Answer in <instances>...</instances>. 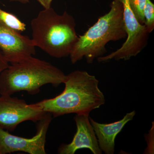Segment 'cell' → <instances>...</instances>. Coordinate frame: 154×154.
<instances>
[{"label":"cell","mask_w":154,"mask_h":154,"mask_svg":"<svg viewBox=\"0 0 154 154\" xmlns=\"http://www.w3.org/2000/svg\"><path fill=\"white\" fill-rule=\"evenodd\" d=\"M130 7L138 21L142 25H144L143 9L146 0H128Z\"/></svg>","instance_id":"obj_13"},{"label":"cell","mask_w":154,"mask_h":154,"mask_svg":"<svg viewBox=\"0 0 154 154\" xmlns=\"http://www.w3.org/2000/svg\"><path fill=\"white\" fill-rule=\"evenodd\" d=\"M11 2H17L22 4H26L29 2L30 0H9Z\"/></svg>","instance_id":"obj_16"},{"label":"cell","mask_w":154,"mask_h":154,"mask_svg":"<svg viewBox=\"0 0 154 154\" xmlns=\"http://www.w3.org/2000/svg\"><path fill=\"white\" fill-rule=\"evenodd\" d=\"M45 113L22 99L10 95L0 96V128L3 129L13 131L24 122L39 121Z\"/></svg>","instance_id":"obj_7"},{"label":"cell","mask_w":154,"mask_h":154,"mask_svg":"<svg viewBox=\"0 0 154 154\" xmlns=\"http://www.w3.org/2000/svg\"><path fill=\"white\" fill-rule=\"evenodd\" d=\"M89 117V114H76L74 119L76 125V132L70 143L60 146L58 153L74 154L78 150L88 149L93 154H102Z\"/></svg>","instance_id":"obj_9"},{"label":"cell","mask_w":154,"mask_h":154,"mask_svg":"<svg viewBox=\"0 0 154 154\" xmlns=\"http://www.w3.org/2000/svg\"><path fill=\"white\" fill-rule=\"evenodd\" d=\"M33 40L0 24V50L8 62L17 63L36 54Z\"/></svg>","instance_id":"obj_8"},{"label":"cell","mask_w":154,"mask_h":154,"mask_svg":"<svg viewBox=\"0 0 154 154\" xmlns=\"http://www.w3.org/2000/svg\"><path fill=\"white\" fill-rule=\"evenodd\" d=\"M135 114L136 112L134 110L127 113L121 120L109 124L99 123L89 117L102 152L106 154H114L116 136L128 122L133 119Z\"/></svg>","instance_id":"obj_10"},{"label":"cell","mask_w":154,"mask_h":154,"mask_svg":"<svg viewBox=\"0 0 154 154\" xmlns=\"http://www.w3.org/2000/svg\"><path fill=\"white\" fill-rule=\"evenodd\" d=\"M0 24L7 28L17 31L23 32L26 30V25L14 14L4 11L0 8Z\"/></svg>","instance_id":"obj_11"},{"label":"cell","mask_w":154,"mask_h":154,"mask_svg":"<svg viewBox=\"0 0 154 154\" xmlns=\"http://www.w3.org/2000/svg\"><path fill=\"white\" fill-rule=\"evenodd\" d=\"M108 13L100 17L85 33L79 36L71 53V61L75 64L85 58L88 63L104 56L106 45L126 38L123 21V7L120 0H113Z\"/></svg>","instance_id":"obj_3"},{"label":"cell","mask_w":154,"mask_h":154,"mask_svg":"<svg viewBox=\"0 0 154 154\" xmlns=\"http://www.w3.org/2000/svg\"><path fill=\"white\" fill-rule=\"evenodd\" d=\"M44 9H48L51 7V3L53 0H37Z\"/></svg>","instance_id":"obj_15"},{"label":"cell","mask_w":154,"mask_h":154,"mask_svg":"<svg viewBox=\"0 0 154 154\" xmlns=\"http://www.w3.org/2000/svg\"><path fill=\"white\" fill-rule=\"evenodd\" d=\"M52 119L51 113H46L38 122L36 134L30 138L11 134L0 128V154L22 152L30 154H45L46 134Z\"/></svg>","instance_id":"obj_6"},{"label":"cell","mask_w":154,"mask_h":154,"mask_svg":"<svg viewBox=\"0 0 154 154\" xmlns=\"http://www.w3.org/2000/svg\"><path fill=\"white\" fill-rule=\"evenodd\" d=\"M123 7V21L126 39L121 47L114 52L97 59L99 63L115 60H128L136 56L146 47L149 33L145 25H142L135 17L130 7L128 0H120Z\"/></svg>","instance_id":"obj_5"},{"label":"cell","mask_w":154,"mask_h":154,"mask_svg":"<svg viewBox=\"0 0 154 154\" xmlns=\"http://www.w3.org/2000/svg\"><path fill=\"white\" fill-rule=\"evenodd\" d=\"M143 15L144 25L149 33H150L154 29V5L151 0H146Z\"/></svg>","instance_id":"obj_12"},{"label":"cell","mask_w":154,"mask_h":154,"mask_svg":"<svg viewBox=\"0 0 154 154\" xmlns=\"http://www.w3.org/2000/svg\"><path fill=\"white\" fill-rule=\"evenodd\" d=\"M64 84L65 87L61 94L32 105L56 117L72 113L90 114L105 104L99 80L85 71L75 70L66 75Z\"/></svg>","instance_id":"obj_1"},{"label":"cell","mask_w":154,"mask_h":154,"mask_svg":"<svg viewBox=\"0 0 154 154\" xmlns=\"http://www.w3.org/2000/svg\"><path fill=\"white\" fill-rule=\"evenodd\" d=\"M10 65L3 56L1 50H0V75L3 71L8 67Z\"/></svg>","instance_id":"obj_14"},{"label":"cell","mask_w":154,"mask_h":154,"mask_svg":"<svg viewBox=\"0 0 154 154\" xmlns=\"http://www.w3.org/2000/svg\"><path fill=\"white\" fill-rule=\"evenodd\" d=\"M75 21L66 11L58 14L51 7L44 9L30 22L32 40L36 47L52 57L69 56L79 36Z\"/></svg>","instance_id":"obj_2"},{"label":"cell","mask_w":154,"mask_h":154,"mask_svg":"<svg viewBox=\"0 0 154 154\" xmlns=\"http://www.w3.org/2000/svg\"><path fill=\"white\" fill-rule=\"evenodd\" d=\"M66 75L51 63L31 57L9 65L0 75V94L11 95L20 91L30 95L39 93L48 84L57 87L64 83Z\"/></svg>","instance_id":"obj_4"}]
</instances>
